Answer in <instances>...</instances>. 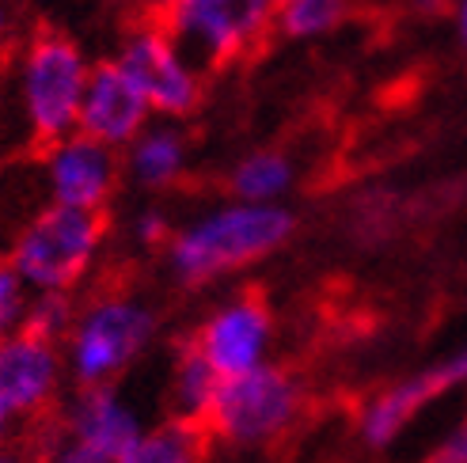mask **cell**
I'll return each mask as SVG.
<instances>
[{"label":"cell","mask_w":467,"mask_h":463,"mask_svg":"<svg viewBox=\"0 0 467 463\" xmlns=\"http://www.w3.org/2000/svg\"><path fill=\"white\" fill-rule=\"evenodd\" d=\"M293 213L285 205L228 201L182 224L168 240V266L182 285H209L224 273L247 270L274 254L293 236Z\"/></svg>","instance_id":"cell-1"},{"label":"cell","mask_w":467,"mask_h":463,"mask_svg":"<svg viewBox=\"0 0 467 463\" xmlns=\"http://www.w3.org/2000/svg\"><path fill=\"white\" fill-rule=\"evenodd\" d=\"M103 240V213L50 201L5 240V259L31 293H73L96 266Z\"/></svg>","instance_id":"cell-2"},{"label":"cell","mask_w":467,"mask_h":463,"mask_svg":"<svg viewBox=\"0 0 467 463\" xmlns=\"http://www.w3.org/2000/svg\"><path fill=\"white\" fill-rule=\"evenodd\" d=\"M91 65L73 38L38 31L19 57V110L27 141L42 152L77 133Z\"/></svg>","instance_id":"cell-3"},{"label":"cell","mask_w":467,"mask_h":463,"mask_svg":"<svg viewBox=\"0 0 467 463\" xmlns=\"http://www.w3.org/2000/svg\"><path fill=\"white\" fill-rule=\"evenodd\" d=\"M156 338V312L130 293H103L77 308L65 338V368L77 387H103L141 357Z\"/></svg>","instance_id":"cell-4"},{"label":"cell","mask_w":467,"mask_h":463,"mask_svg":"<svg viewBox=\"0 0 467 463\" xmlns=\"http://www.w3.org/2000/svg\"><path fill=\"white\" fill-rule=\"evenodd\" d=\"M305 410V387L277 365H259L251 373L228 376L217 391L205 429L236 448L270 445L285 437Z\"/></svg>","instance_id":"cell-5"},{"label":"cell","mask_w":467,"mask_h":463,"mask_svg":"<svg viewBox=\"0 0 467 463\" xmlns=\"http://www.w3.org/2000/svg\"><path fill=\"white\" fill-rule=\"evenodd\" d=\"M277 0H175L163 27L202 73L254 54L274 31Z\"/></svg>","instance_id":"cell-6"},{"label":"cell","mask_w":467,"mask_h":463,"mask_svg":"<svg viewBox=\"0 0 467 463\" xmlns=\"http://www.w3.org/2000/svg\"><path fill=\"white\" fill-rule=\"evenodd\" d=\"M119 61L130 80L141 87L152 114L163 118H186L202 103V68L186 57V50L163 27V19H141L126 35Z\"/></svg>","instance_id":"cell-7"},{"label":"cell","mask_w":467,"mask_h":463,"mask_svg":"<svg viewBox=\"0 0 467 463\" xmlns=\"http://www.w3.org/2000/svg\"><path fill=\"white\" fill-rule=\"evenodd\" d=\"M38 175L46 201L103 213L114 190H119L122 159L114 149L91 141L84 133H68L57 145L38 152Z\"/></svg>","instance_id":"cell-8"},{"label":"cell","mask_w":467,"mask_h":463,"mask_svg":"<svg viewBox=\"0 0 467 463\" xmlns=\"http://www.w3.org/2000/svg\"><path fill=\"white\" fill-rule=\"evenodd\" d=\"M149 118H152L149 99L141 96V87L130 80V73L119 61L110 57L91 65L77 133L119 152V149H130L149 129Z\"/></svg>","instance_id":"cell-9"},{"label":"cell","mask_w":467,"mask_h":463,"mask_svg":"<svg viewBox=\"0 0 467 463\" xmlns=\"http://www.w3.org/2000/svg\"><path fill=\"white\" fill-rule=\"evenodd\" d=\"M463 384H467V350L384 387L380 396H372L368 406L361 410V441L368 448H388L433 399L449 396V391H456Z\"/></svg>","instance_id":"cell-10"},{"label":"cell","mask_w":467,"mask_h":463,"mask_svg":"<svg viewBox=\"0 0 467 463\" xmlns=\"http://www.w3.org/2000/svg\"><path fill=\"white\" fill-rule=\"evenodd\" d=\"M194 345L205 354V361L213 365L224 380L240 376V373H251V368L266 365L270 308L263 304V296H254V293L232 296L198 327Z\"/></svg>","instance_id":"cell-11"},{"label":"cell","mask_w":467,"mask_h":463,"mask_svg":"<svg viewBox=\"0 0 467 463\" xmlns=\"http://www.w3.org/2000/svg\"><path fill=\"white\" fill-rule=\"evenodd\" d=\"M65 380V354L57 342L12 331L0 342V399L12 418H38L54 406Z\"/></svg>","instance_id":"cell-12"},{"label":"cell","mask_w":467,"mask_h":463,"mask_svg":"<svg viewBox=\"0 0 467 463\" xmlns=\"http://www.w3.org/2000/svg\"><path fill=\"white\" fill-rule=\"evenodd\" d=\"M65 433L119 463L137 441H141L145 426L119 391L110 384H103V387H80L73 396V403L65 410Z\"/></svg>","instance_id":"cell-13"},{"label":"cell","mask_w":467,"mask_h":463,"mask_svg":"<svg viewBox=\"0 0 467 463\" xmlns=\"http://www.w3.org/2000/svg\"><path fill=\"white\" fill-rule=\"evenodd\" d=\"M221 384H224V376L205 361V354L198 350L194 342H186L182 350L175 354L171 380H168L171 418L205 426V422H209V410H213V403H217Z\"/></svg>","instance_id":"cell-14"},{"label":"cell","mask_w":467,"mask_h":463,"mask_svg":"<svg viewBox=\"0 0 467 463\" xmlns=\"http://www.w3.org/2000/svg\"><path fill=\"white\" fill-rule=\"evenodd\" d=\"M126 171L137 187L145 190H168L186 171V137L175 126H149L137 141L126 149Z\"/></svg>","instance_id":"cell-15"},{"label":"cell","mask_w":467,"mask_h":463,"mask_svg":"<svg viewBox=\"0 0 467 463\" xmlns=\"http://www.w3.org/2000/svg\"><path fill=\"white\" fill-rule=\"evenodd\" d=\"M205 437H209L205 426L168 418V422L145 429L141 441L119 463H205Z\"/></svg>","instance_id":"cell-16"},{"label":"cell","mask_w":467,"mask_h":463,"mask_svg":"<svg viewBox=\"0 0 467 463\" xmlns=\"http://www.w3.org/2000/svg\"><path fill=\"white\" fill-rule=\"evenodd\" d=\"M289 187H293V159L270 149L244 156L228 175V190L236 194V201H254V205H277V198Z\"/></svg>","instance_id":"cell-17"},{"label":"cell","mask_w":467,"mask_h":463,"mask_svg":"<svg viewBox=\"0 0 467 463\" xmlns=\"http://www.w3.org/2000/svg\"><path fill=\"white\" fill-rule=\"evenodd\" d=\"M354 12V0H282L277 5V19H274V31L285 35V38H323L338 31L342 23Z\"/></svg>","instance_id":"cell-18"},{"label":"cell","mask_w":467,"mask_h":463,"mask_svg":"<svg viewBox=\"0 0 467 463\" xmlns=\"http://www.w3.org/2000/svg\"><path fill=\"white\" fill-rule=\"evenodd\" d=\"M73 319H77V300H73V293H31L19 331L65 345L68 331H73Z\"/></svg>","instance_id":"cell-19"},{"label":"cell","mask_w":467,"mask_h":463,"mask_svg":"<svg viewBox=\"0 0 467 463\" xmlns=\"http://www.w3.org/2000/svg\"><path fill=\"white\" fill-rule=\"evenodd\" d=\"M27 300H31V289L23 285V277L8 266L5 254H0V342H5L12 331H19Z\"/></svg>","instance_id":"cell-20"},{"label":"cell","mask_w":467,"mask_h":463,"mask_svg":"<svg viewBox=\"0 0 467 463\" xmlns=\"http://www.w3.org/2000/svg\"><path fill=\"white\" fill-rule=\"evenodd\" d=\"M133 236H137V243H141V247H163L175 236V232H171V221H168V213H163V210H145L141 217L133 221Z\"/></svg>","instance_id":"cell-21"},{"label":"cell","mask_w":467,"mask_h":463,"mask_svg":"<svg viewBox=\"0 0 467 463\" xmlns=\"http://www.w3.org/2000/svg\"><path fill=\"white\" fill-rule=\"evenodd\" d=\"M46 463H114V459H107L96 448H88L84 441H77V437L61 433V441L50 452H46Z\"/></svg>","instance_id":"cell-22"},{"label":"cell","mask_w":467,"mask_h":463,"mask_svg":"<svg viewBox=\"0 0 467 463\" xmlns=\"http://www.w3.org/2000/svg\"><path fill=\"white\" fill-rule=\"evenodd\" d=\"M426 463H467V422L460 429H452L445 441H441Z\"/></svg>","instance_id":"cell-23"},{"label":"cell","mask_w":467,"mask_h":463,"mask_svg":"<svg viewBox=\"0 0 467 463\" xmlns=\"http://www.w3.org/2000/svg\"><path fill=\"white\" fill-rule=\"evenodd\" d=\"M452 23H456V35L467 46V0H452Z\"/></svg>","instance_id":"cell-24"},{"label":"cell","mask_w":467,"mask_h":463,"mask_svg":"<svg viewBox=\"0 0 467 463\" xmlns=\"http://www.w3.org/2000/svg\"><path fill=\"white\" fill-rule=\"evenodd\" d=\"M171 5H175V0H141V8H145L149 19H163L171 12Z\"/></svg>","instance_id":"cell-25"},{"label":"cell","mask_w":467,"mask_h":463,"mask_svg":"<svg viewBox=\"0 0 467 463\" xmlns=\"http://www.w3.org/2000/svg\"><path fill=\"white\" fill-rule=\"evenodd\" d=\"M12 410L5 406V399H0V448H8V433H12Z\"/></svg>","instance_id":"cell-26"},{"label":"cell","mask_w":467,"mask_h":463,"mask_svg":"<svg viewBox=\"0 0 467 463\" xmlns=\"http://www.w3.org/2000/svg\"><path fill=\"white\" fill-rule=\"evenodd\" d=\"M0 463H31V456L19 448H0Z\"/></svg>","instance_id":"cell-27"},{"label":"cell","mask_w":467,"mask_h":463,"mask_svg":"<svg viewBox=\"0 0 467 463\" xmlns=\"http://www.w3.org/2000/svg\"><path fill=\"white\" fill-rule=\"evenodd\" d=\"M414 8H422V12H441L445 5H452V0H410Z\"/></svg>","instance_id":"cell-28"},{"label":"cell","mask_w":467,"mask_h":463,"mask_svg":"<svg viewBox=\"0 0 467 463\" xmlns=\"http://www.w3.org/2000/svg\"><path fill=\"white\" fill-rule=\"evenodd\" d=\"M5 38H8V15H5V8H0V46H5Z\"/></svg>","instance_id":"cell-29"},{"label":"cell","mask_w":467,"mask_h":463,"mask_svg":"<svg viewBox=\"0 0 467 463\" xmlns=\"http://www.w3.org/2000/svg\"><path fill=\"white\" fill-rule=\"evenodd\" d=\"M277 5H282V0H277Z\"/></svg>","instance_id":"cell-30"}]
</instances>
